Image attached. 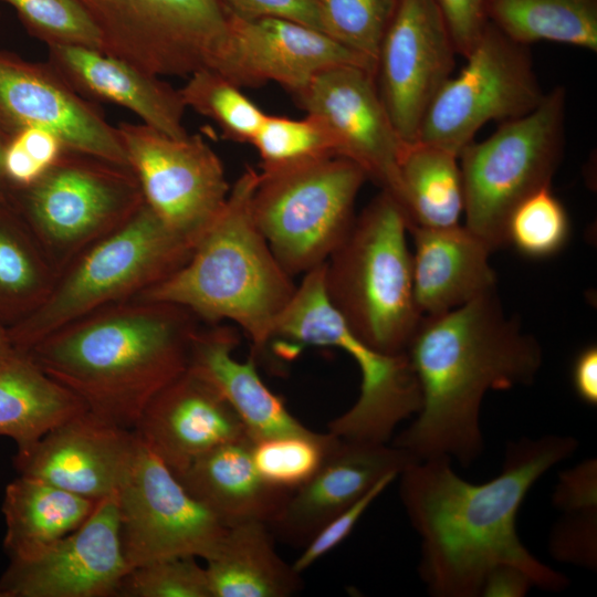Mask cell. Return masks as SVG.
I'll list each match as a JSON object with an SVG mask.
<instances>
[{
    "label": "cell",
    "instance_id": "1",
    "mask_svg": "<svg viewBox=\"0 0 597 597\" xmlns=\"http://www.w3.org/2000/svg\"><path fill=\"white\" fill-rule=\"evenodd\" d=\"M578 448L573 436L546 433L509 442L501 472L484 483L459 476L448 457L413 462L400 472L399 496L420 536L419 575L433 597H480L500 565L524 570L534 587L564 590L565 574L522 543L517 512L532 486Z\"/></svg>",
    "mask_w": 597,
    "mask_h": 597
},
{
    "label": "cell",
    "instance_id": "2",
    "mask_svg": "<svg viewBox=\"0 0 597 597\" xmlns=\"http://www.w3.org/2000/svg\"><path fill=\"white\" fill-rule=\"evenodd\" d=\"M406 353L421 407L391 444L418 461L448 457L463 467L484 450L480 417L486 392L531 385L543 363L540 343L505 316L495 291L423 316Z\"/></svg>",
    "mask_w": 597,
    "mask_h": 597
},
{
    "label": "cell",
    "instance_id": "3",
    "mask_svg": "<svg viewBox=\"0 0 597 597\" xmlns=\"http://www.w3.org/2000/svg\"><path fill=\"white\" fill-rule=\"evenodd\" d=\"M200 327L184 306L129 298L57 328L23 353L87 411L134 430L151 399L188 368Z\"/></svg>",
    "mask_w": 597,
    "mask_h": 597
},
{
    "label": "cell",
    "instance_id": "4",
    "mask_svg": "<svg viewBox=\"0 0 597 597\" xmlns=\"http://www.w3.org/2000/svg\"><path fill=\"white\" fill-rule=\"evenodd\" d=\"M258 181L259 172L248 167L189 260L133 297L184 306L206 324L229 320L250 338L253 354L274 338L296 290L254 222L251 199Z\"/></svg>",
    "mask_w": 597,
    "mask_h": 597
},
{
    "label": "cell",
    "instance_id": "5",
    "mask_svg": "<svg viewBox=\"0 0 597 597\" xmlns=\"http://www.w3.org/2000/svg\"><path fill=\"white\" fill-rule=\"evenodd\" d=\"M407 232L402 208L381 190L324 263L328 302L357 337L384 354L405 353L422 318Z\"/></svg>",
    "mask_w": 597,
    "mask_h": 597
},
{
    "label": "cell",
    "instance_id": "6",
    "mask_svg": "<svg viewBox=\"0 0 597 597\" xmlns=\"http://www.w3.org/2000/svg\"><path fill=\"white\" fill-rule=\"evenodd\" d=\"M193 249L144 202L127 222L83 251L59 274L35 312L7 329L13 347L25 352L88 313L135 297L180 269Z\"/></svg>",
    "mask_w": 597,
    "mask_h": 597
},
{
    "label": "cell",
    "instance_id": "7",
    "mask_svg": "<svg viewBox=\"0 0 597 597\" xmlns=\"http://www.w3.org/2000/svg\"><path fill=\"white\" fill-rule=\"evenodd\" d=\"M6 201L59 274L145 202L129 166L70 149L31 185L7 187Z\"/></svg>",
    "mask_w": 597,
    "mask_h": 597
},
{
    "label": "cell",
    "instance_id": "8",
    "mask_svg": "<svg viewBox=\"0 0 597 597\" xmlns=\"http://www.w3.org/2000/svg\"><path fill=\"white\" fill-rule=\"evenodd\" d=\"M565 116L566 92L556 86L534 109L459 154L464 226L492 251L506 245L505 224L515 205L551 186L564 154Z\"/></svg>",
    "mask_w": 597,
    "mask_h": 597
},
{
    "label": "cell",
    "instance_id": "9",
    "mask_svg": "<svg viewBox=\"0 0 597 597\" xmlns=\"http://www.w3.org/2000/svg\"><path fill=\"white\" fill-rule=\"evenodd\" d=\"M276 337L298 345L336 347L357 364L359 396L327 426L339 439L388 443L397 425L420 410V387L407 353H380L349 329L327 300L324 264L303 274L276 323Z\"/></svg>",
    "mask_w": 597,
    "mask_h": 597
},
{
    "label": "cell",
    "instance_id": "10",
    "mask_svg": "<svg viewBox=\"0 0 597 597\" xmlns=\"http://www.w3.org/2000/svg\"><path fill=\"white\" fill-rule=\"evenodd\" d=\"M367 179L358 165L343 157L259 172L252 216L291 276L324 264L343 242Z\"/></svg>",
    "mask_w": 597,
    "mask_h": 597
},
{
    "label": "cell",
    "instance_id": "11",
    "mask_svg": "<svg viewBox=\"0 0 597 597\" xmlns=\"http://www.w3.org/2000/svg\"><path fill=\"white\" fill-rule=\"evenodd\" d=\"M95 25L101 51L156 76L216 70L229 18L219 0H74Z\"/></svg>",
    "mask_w": 597,
    "mask_h": 597
},
{
    "label": "cell",
    "instance_id": "12",
    "mask_svg": "<svg viewBox=\"0 0 597 597\" xmlns=\"http://www.w3.org/2000/svg\"><path fill=\"white\" fill-rule=\"evenodd\" d=\"M464 59L460 73L448 78L429 105L416 140L458 157L483 125L523 116L545 94L528 45L515 42L490 22Z\"/></svg>",
    "mask_w": 597,
    "mask_h": 597
},
{
    "label": "cell",
    "instance_id": "13",
    "mask_svg": "<svg viewBox=\"0 0 597 597\" xmlns=\"http://www.w3.org/2000/svg\"><path fill=\"white\" fill-rule=\"evenodd\" d=\"M117 129L145 203L196 247L230 193L219 156L200 135L176 138L127 122Z\"/></svg>",
    "mask_w": 597,
    "mask_h": 597
},
{
    "label": "cell",
    "instance_id": "14",
    "mask_svg": "<svg viewBox=\"0 0 597 597\" xmlns=\"http://www.w3.org/2000/svg\"><path fill=\"white\" fill-rule=\"evenodd\" d=\"M116 498L122 548L129 569L176 556L207 561L228 530L139 438Z\"/></svg>",
    "mask_w": 597,
    "mask_h": 597
},
{
    "label": "cell",
    "instance_id": "15",
    "mask_svg": "<svg viewBox=\"0 0 597 597\" xmlns=\"http://www.w3.org/2000/svg\"><path fill=\"white\" fill-rule=\"evenodd\" d=\"M457 54L434 0H400L383 38L374 77L405 143L417 140L429 105L452 75Z\"/></svg>",
    "mask_w": 597,
    "mask_h": 597
},
{
    "label": "cell",
    "instance_id": "16",
    "mask_svg": "<svg viewBox=\"0 0 597 597\" xmlns=\"http://www.w3.org/2000/svg\"><path fill=\"white\" fill-rule=\"evenodd\" d=\"M28 127L50 130L66 149L129 166L117 127L57 71L0 50V136Z\"/></svg>",
    "mask_w": 597,
    "mask_h": 597
},
{
    "label": "cell",
    "instance_id": "17",
    "mask_svg": "<svg viewBox=\"0 0 597 597\" xmlns=\"http://www.w3.org/2000/svg\"><path fill=\"white\" fill-rule=\"evenodd\" d=\"M129 572L116 493L97 501L75 531L30 559H10L0 597H117Z\"/></svg>",
    "mask_w": 597,
    "mask_h": 597
},
{
    "label": "cell",
    "instance_id": "18",
    "mask_svg": "<svg viewBox=\"0 0 597 597\" xmlns=\"http://www.w3.org/2000/svg\"><path fill=\"white\" fill-rule=\"evenodd\" d=\"M298 105L332 132L337 156L398 199V161L405 143L379 97L374 73L355 65L328 69L294 94Z\"/></svg>",
    "mask_w": 597,
    "mask_h": 597
},
{
    "label": "cell",
    "instance_id": "19",
    "mask_svg": "<svg viewBox=\"0 0 597 597\" xmlns=\"http://www.w3.org/2000/svg\"><path fill=\"white\" fill-rule=\"evenodd\" d=\"M355 65L375 74V65L326 33L284 19L229 18V33L216 72L238 87L275 82L293 95L318 73Z\"/></svg>",
    "mask_w": 597,
    "mask_h": 597
},
{
    "label": "cell",
    "instance_id": "20",
    "mask_svg": "<svg viewBox=\"0 0 597 597\" xmlns=\"http://www.w3.org/2000/svg\"><path fill=\"white\" fill-rule=\"evenodd\" d=\"M138 437L84 411L17 452L19 475L42 480L100 501L117 493L134 459Z\"/></svg>",
    "mask_w": 597,
    "mask_h": 597
},
{
    "label": "cell",
    "instance_id": "21",
    "mask_svg": "<svg viewBox=\"0 0 597 597\" xmlns=\"http://www.w3.org/2000/svg\"><path fill=\"white\" fill-rule=\"evenodd\" d=\"M134 431L175 475L209 450L250 437L220 391L189 368L151 399Z\"/></svg>",
    "mask_w": 597,
    "mask_h": 597
},
{
    "label": "cell",
    "instance_id": "22",
    "mask_svg": "<svg viewBox=\"0 0 597 597\" xmlns=\"http://www.w3.org/2000/svg\"><path fill=\"white\" fill-rule=\"evenodd\" d=\"M417 461L392 444L339 439L317 472L291 492L269 526L287 543L304 546L380 479L389 473L400 474Z\"/></svg>",
    "mask_w": 597,
    "mask_h": 597
},
{
    "label": "cell",
    "instance_id": "23",
    "mask_svg": "<svg viewBox=\"0 0 597 597\" xmlns=\"http://www.w3.org/2000/svg\"><path fill=\"white\" fill-rule=\"evenodd\" d=\"M48 63L81 95L116 104L168 136L188 135L179 90L101 50L70 44L48 46Z\"/></svg>",
    "mask_w": 597,
    "mask_h": 597
},
{
    "label": "cell",
    "instance_id": "24",
    "mask_svg": "<svg viewBox=\"0 0 597 597\" xmlns=\"http://www.w3.org/2000/svg\"><path fill=\"white\" fill-rule=\"evenodd\" d=\"M412 283L423 316L460 307L495 291L492 250L465 226L413 227Z\"/></svg>",
    "mask_w": 597,
    "mask_h": 597
},
{
    "label": "cell",
    "instance_id": "25",
    "mask_svg": "<svg viewBox=\"0 0 597 597\" xmlns=\"http://www.w3.org/2000/svg\"><path fill=\"white\" fill-rule=\"evenodd\" d=\"M239 344L231 326L207 324L197 332L188 368L211 383L243 421L253 441L304 431L303 426L261 379L254 357L239 362Z\"/></svg>",
    "mask_w": 597,
    "mask_h": 597
},
{
    "label": "cell",
    "instance_id": "26",
    "mask_svg": "<svg viewBox=\"0 0 597 597\" xmlns=\"http://www.w3.org/2000/svg\"><path fill=\"white\" fill-rule=\"evenodd\" d=\"M252 446L250 437L218 446L176 475L196 500L228 526L244 521L270 524L291 494L261 478Z\"/></svg>",
    "mask_w": 597,
    "mask_h": 597
},
{
    "label": "cell",
    "instance_id": "27",
    "mask_svg": "<svg viewBox=\"0 0 597 597\" xmlns=\"http://www.w3.org/2000/svg\"><path fill=\"white\" fill-rule=\"evenodd\" d=\"M206 563L211 597H290L303 587L301 573L279 556L262 521L229 525Z\"/></svg>",
    "mask_w": 597,
    "mask_h": 597
},
{
    "label": "cell",
    "instance_id": "28",
    "mask_svg": "<svg viewBox=\"0 0 597 597\" xmlns=\"http://www.w3.org/2000/svg\"><path fill=\"white\" fill-rule=\"evenodd\" d=\"M67 388L14 347L0 357V436L14 440L17 452L86 411Z\"/></svg>",
    "mask_w": 597,
    "mask_h": 597
},
{
    "label": "cell",
    "instance_id": "29",
    "mask_svg": "<svg viewBox=\"0 0 597 597\" xmlns=\"http://www.w3.org/2000/svg\"><path fill=\"white\" fill-rule=\"evenodd\" d=\"M96 503L42 480L19 475L7 485L2 502L6 553L10 559L39 556L81 526Z\"/></svg>",
    "mask_w": 597,
    "mask_h": 597
},
{
    "label": "cell",
    "instance_id": "30",
    "mask_svg": "<svg viewBox=\"0 0 597 597\" xmlns=\"http://www.w3.org/2000/svg\"><path fill=\"white\" fill-rule=\"evenodd\" d=\"M397 202L413 227L443 228L460 224L464 191L459 157L441 147L405 144L398 161Z\"/></svg>",
    "mask_w": 597,
    "mask_h": 597
},
{
    "label": "cell",
    "instance_id": "31",
    "mask_svg": "<svg viewBox=\"0 0 597 597\" xmlns=\"http://www.w3.org/2000/svg\"><path fill=\"white\" fill-rule=\"evenodd\" d=\"M57 276L24 221L0 202V327L8 329L35 312Z\"/></svg>",
    "mask_w": 597,
    "mask_h": 597
},
{
    "label": "cell",
    "instance_id": "32",
    "mask_svg": "<svg viewBox=\"0 0 597 597\" xmlns=\"http://www.w3.org/2000/svg\"><path fill=\"white\" fill-rule=\"evenodd\" d=\"M485 12L521 44L547 41L597 51V0H486Z\"/></svg>",
    "mask_w": 597,
    "mask_h": 597
},
{
    "label": "cell",
    "instance_id": "33",
    "mask_svg": "<svg viewBox=\"0 0 597 597\" xmlns=\"http://www.w3.org/2000/svg\"><path fill=\"white\" fill-rule=\"evenodd\" d=\"M251 145L261 158V171L338 157L332 132L313 114L302 119L266 115Z\"/></svg>",
    "mask_w": 597,
    "mask_h": 597
},
{
    "label": "cell",
    "instance_id": "34",
    "mask_svg": "<svg viewBox=\"0 0 597 597\" xmlns=\"http://www.w3.org/2000/svg\"><path fill=\"white\" fill-rule=\"evenodd\" d=\"M339 438L310 429L253 441L252 457L261 478L274 488L293 492L321 468Z\"/></svg>",
    "mask_w": 597,
    "mask_h": 597
},
{
    "label": "cell",
    "instance_id": "35",
    "mask_svg": "<svg viewBox=\"0 0 597 597\" xmlns=\"http://www.w3.org/2000/svg\"><path fill=\"white\" fill-rule=\"evenodd\" d=\"M222 74L203 69L179 88L186 107L212 119L226 138L251 144L266 114Z\"/></svg>",
    "mask_w": 597,
    "mask_h": 597
},
{
    "label": "cell",
    "instance_id": "36",
    "mask_svg": "<svg viewBox=\"0 0 597 597\" xmlns=\"http://www.w3.org/2000/svg\"><path fill=\"white\" fill-rule=\"evenodd\" d=\"M570 221L566 208L551 186L524 197L511 210L505 224V243L531 259L558 253L567 243Z\"/></svg>",
    "mask_w": 597,
    "mask_h": 597
},
{
    "label": "cell",
    "instance_id": "37",
    "mask_svg": "<svg viewBox=\"0 0 597 597\" xmlns=\"http://www.w3.org/2000/svg\"><path fill=\"white\" fill-rule=\"evenodd\" d=\"M324 33L376 66L400 0H316Z\"/></svg>",
    "mask_w": 597,
    "mask_h": 597
},
{
    "label": "cell",
    "instance_id": "38",
    "mask_svg": "<svg viewBox=\"0 0 597 597\" xmlns=\"http://www.w3.org/2000/svg\"><path fill=\"white\" fill-rule=\"evenodd\" d=\"M13 8L27 32L46 46L82 45L101 50L100 34L74 0H0Z\"/></svg>",
    "mask_w": 597,
    "mask_h": 597
},
{
    "label": "cell",
    "instance_id": "39",
    "mask_svg": "<svg viewBox=\"0 0 597 597\" xmlns=\"http://www.w3.org/2000/svg\"><path fill=\"white\" fill-rule=\"evenodd\" d=\"M117 597H211L206 567L195 556L153 561L129 569Z\"/></svg>",
    "mask_w": 597,
    "mask_h": 597
},
{
    "label": "cell",
    "instance_id": "40",
    "mask_svg": "<svg viewBox=\"0 0 597 597\" xmlns=\"http://www.w3.org/2000/svg\"><path fill=\"white\" fill-rule=\"evenodd\" d=\"M50 130L28 127L3 140L2 172L7 187H25L39 179L65 150Z\"/></svg>",
    "mask_w": 597,
    "mask_h": 597
},
{
    "label": "cell",
    "instance_id": "41",
    "mask_svg": "<svg viewBox=\"0 0 597 597\" xmlns=\"http://www.w3.org/2000/svg\"><path fill=\"white\" fill-rule=\"evenodd\" d=\"M549 551L556 561L595 570L597 510L565 513L551 532Z\"/></svg>",
    "mask_w": 597,
    "mask_h": 597
},
{
    "label": "cell",
    "instance_id": "42",
    "mask_svg": "<svg viewBox=\"0 0 597 597\" xmlns=\"http://www.w3.org/2000/svg\"><path fill=\"white\" fill-rule=\"evenodd\" d=\"M398 475V473L385 475L359 500L328 521L304 545V549L292 564L295 570L302 574L315 562L336 548L352 533L366 510Z\"/></svg>",
    "mask_w": 597,
    "mask_h": 597
},
{
    "label": "cell",
    "instance_id": "43",
    "mask_svg": "<svg viewBox=\"0 0 597 597\" xmlns=\"http://www.w3.org/2000/svg\"><path fill=\"white\" fill-rule=\"evenodd\" d=\"M228 18L284 19L323 31L316 0H219Z\"/></svg>",
    "mask_w": 597,
    "mask_h": 597
},
{
    "label": "cell",
    "instance_id": "44",
    "mask_svg": "<svg viewBox=\"0 0 597 597\" xmlns=\"http://www.w3.org/2000/svg\"><path fill=\"white\" fill-rule=\"evenodd\" d=\"M434 2L444 19L457 53L467 56L489 22L485 12L486 0H434Z\"/></svg>",
    "mask_w": 597,
    "mask_h": 597
},
{
    "label": "cell",
    "instance_id": "45",
    "mask_svg": "<svg viewBox=\"0 0 597 597\" xmlns=\"http://www.w3.org/2000/svg\"><path fill=\"white\" fill-rule=\"evenodd\" d=\"M552 499L564 513L597 510V460L587 459L563 471Z\"/></svg>",
    "mask_w": 597,
    "mask_h": 597
},
{
    "label": "cell",
    "instance_id": "46",
    "mask_svg": "<svg viewBox=\"0 0 597 597\" xmlns=\"http://www.w3.org/2000/svg\"><path fill=\"white\" fill-rule=\"evenodd\" d=\"M532 587L534 584L524 570L500 565L485 578L480 597H524Z\"/></svg>",
    "mask_w": 597,
    "mask_h": 597
},
{
    "label": "cell",
    "instance_id": "47",
    "mask_svg": "<svg viewBox=\"0 0 597 597\" xmlns=\"http://www.w3.org/2000/svg\"><path fill=\"white\" fill-rule=\"evenodd\" d=\"M572 384L576 396L589 406L597 405V347L588 345L575 357Z\"/></svg>",
    "mask_w": 597,
    "mask_h": 597
},
{
    "label": "cell",
    "instance_id": "48",
    "mask_svg": "<svg viewBox=\"0 0 597 597\" xmlns=\"http://www.w3.org/2000/svg\"><path fill=\"white\" fill-rule=\"evenodd\" d=\"M13 348V345L8 335V331L0 327V357L9 353Z\"/></svg>",
    "mask_w": 597,
    "mask_h": 597
},
{
    "label": "cell",
    "instance_id": "49",
    "mask_svg": "<svg viewBox=\"0 0 597 597\" xmlns=\"http://www.w3.org/2000/svg\"><path fill=\"white\" fill-rule=\"evenodd\" d=\"M2 149H3V139L0 136V202L6 201V190L7 185L2 172Z\"/></svg>",
    "mask_w": 597,
    "mask_h": 597
}]
</instances>
